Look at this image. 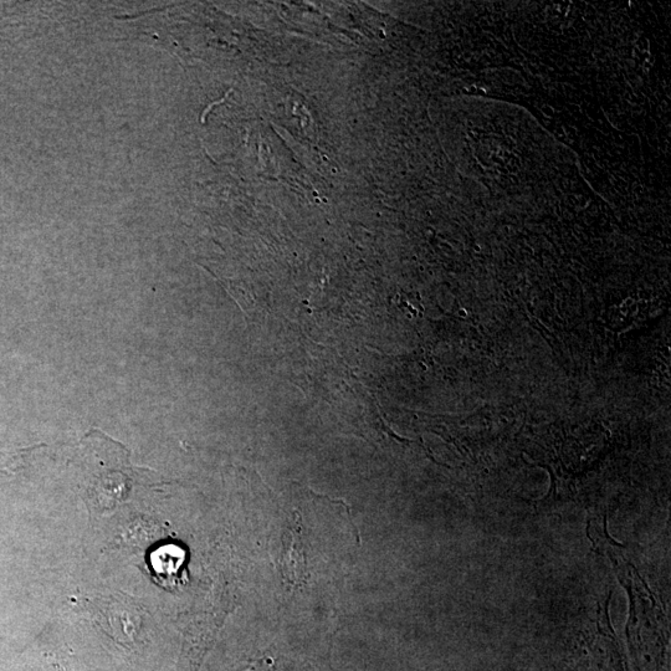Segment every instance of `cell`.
Listing matches in <instances>:
<instances>
[{"instance_id": "cell-1", "label": "cell", "mask_w": 671, "mask_h": 671, "mask_svg": "<svg viewBox=\"0 0 671 671\" xmlns=\"http://www.w3.org/2000/svg\"><path fill=\"white\" fill-rule=\"evenodd\" d=\"M96 619L107 633L117 642L133 644L140 633L143 622V608L136 599L117 594L96 603Z\"/></svg>"}, {"instance_id": "cell-2", "label": "cell", "mask_w": 671, "mask_h": 671, "mask_svg": "<svg viewBox=\"0 0 671 671\" xmlns=\"http://www.w3.org/2000/svg\"><path fill=\"white\" fill-rule=\"evenodd\" d=\"M288 544L284 541V551L279 560V567L286 583L294 588L307 583V560L305 546L300 536V520L296 529H289Z\"/></svg>"}, {"instance_id": "cell-3", "label": "cell", "mask_w": 671, "mask_h": 671, "mask_svg": "<svg viewBox=\"0 0 671 671\" xmlns=\"http://www.w3.org/2000/svg\"><path fill=\"white\" fill-rule=\"evenodd\" d=\"M34 448L18 450V452L5 453L0 455V473L13 475L15 471L22 466L27 453L32 452Z\"/></svg>"}]
</instances>
